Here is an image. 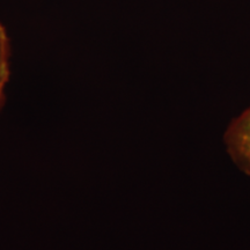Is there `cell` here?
Wrapping results in <instances>:
<instances>
[{"label": "cell", "instance_id": "7a4b0ae2", "mask_svg": "<svg viewBox=\"0 0 250 250\" xmlns=\"http://www.w3.org/2000/svg\"><path fill=\"white\" fill-rule=\"evenodd\" d=\"M11 77V44L7 30L0 22V108L5 102V89Z\"/></svg>", "mask_w": 250, "mask_h": 250}, {"label": "cell", "instance_id": "6da1fadb", "mask_svg": "<svg viewBox=\"0 0 250 250\" xmlns=\"http://www.w3.org/2000/svg\"><path fill=\"white\" fill-rule=\"evenodd\" d=\"M224 142L234 164L250 176V105L230 122L224 134Z\"/></svg>", "mask_w": 250, "mask_h": 250}]
</instances>
